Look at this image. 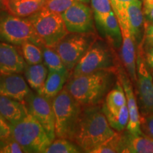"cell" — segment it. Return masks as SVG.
<instances>
[{
    "mask_svg": "<svg viewBox=\"0 0 153 153\" xmlns=\"http://www.w3.org/2000/svg\"><path fill=\"white\" fill-rule=\"evenodd\" d=\"M102 108L98 105L83 107L72 141L84 152L91 153L115 135Z\"/></svg>",
    "mask_w": 153,
    "mask_h": 153,
    "instance_id": "obj_1",
    "label": "cell"
},
{
    "mask_svg": "<svg viewBox=\"0 0 153 153\" xmlns=\"http://www.w3.org/2000/svg\"><path fill=\"white\" fill-rule=\"evenodd\" d=\"M116 72L111 70H102L70 76L65 89L82 106L99 105L114 85Z\"/></svg>",
    "mask_w": 153,
    "mask_h": 153,
    "instance_id": "obj_2",
    "label": "cell"
},
{
    "mask_svg": "<svg viewBox=\"0 0 153 153\" xmlns=\"http://www.w3.org/2000/svg\"><path fill=\"white\" fill-rule=\"evenodd\" d=\"M57 138L72 140L83 107L65 87L52 99Z\"/></svg>",
    "mask_w": 153,
    "mask_h": 153,
    "instance_id": "obj_3",
    "label": "cell"
},
{
    "mask_svg": "<svg viewBox=\"0 0 153 153\" xmlns=\"http://www.w3.org/2000/svg\"><path fill=\"white\" fill-rule=\"evenodd\" d=\"M11 136L27 153H44L53 142L41 123L32 115L15 123L9 124Z\"/></svg>",
    "mask_w": 153,
    "mask_h": 153,
    "instance_id": "obj_4",
    "label": "cell"
},
{
    "mask_svg": "<svg viewBox=\"0 0 153 153\" xmlns=\"http://www.w3.org/2000/svg\"><path fill=\"white\" fill-rule=\"evenodd\" d=\"M117 56L108 41L97 38L72 70L70 76L91 73L102 70L117 71Z\"/></svg>",
    "mask_w": 153,
    "mask_h": 153,
    "instance_id": "obj_5",
    "label": "cell"
},
{
    "mask_svg": "<svg viewBox=\"0 0 153 153\" xmlns=\"http://www.w3.org/2000/svg\"><path fill=\"white\" fill-rule=\"evenodd\" d=\"M0 42L16 46L31 42L38 46L44 47L28 19L15 16L8 11L0 12Z\"/></svg>",
    "mask_w": 153,
    "mask_h": 153,
    "instance_id": "obj_6",
    "label": "cell"
},
{
    "mask_svg": "<svg viewBox=\"0 0 153 153\" xmlns=\"http://www.w3.org/2000/svg\"><path fill=\"white\" fill-rule=\"evenodd\" d=\"M44 46L53 48L70 33L62 15L42 9L27 17Z\"/></svg>",
    "mask_w": 153,
    "mask_h": 153,
    "instance_id": "obj_7",
    "label": "cell"
},
{
    "mask_svg": "<svg viewBox=\"0 0 153 153\" xmlns=\"http://www.w3.org/2000/svg\"><path fill=\"white\" fill-rule=\"evenodd\" d=\"M97 37L94 33H69L53 47L71 72Z\"/></svg>",
    "mask_w": 153,
    "mask_h": 153,
    "instance_id": "obj_8",
    "label": "cell"
},
{
    "mask_svg": "<svg viewBox=\"0 0 153 153\" xmlns=\"http://www.w3.org/2000/svg\"><path fill=\"white\" fill-rule=\"evenodd\" d=\"M137 91L140 115L153 113V82L145 60L143 49L138 47L136 58Z\"/></svg>",
    "mask_w": 153,
    "mask_h": 153,
    "instance_id": "obj_9",
    "label": "cell"
},
{
    "mask_svg": "<svg viewBox=\"0 0 153 153\" xmlns=\"http://www.w3.org/2000/svg\"><path fill=\"white\" fill-rule=\"evenodd\" d=\"M25 105L28 114L32 115L41 123L50 137L54 140L56 135L52 101L37 92L30 91L25 99Z\"/></svg>",
    "mask_w": 153,
    "mask_h": 153,
    "instance_id": "obj_10",
    "label": "cell"
},
{
    "mask_svg": "<svg viewBox=\"0 0 153 153\" xmlns=\"http://www.w3.org/2000/svg\"><path fill=\"white\" fill-rule=\"evenodd\" d=\"M61 15L70 33H94L92 10L86 3L76 1Z\"/></svg>",
    "mask_w": 153,
    "mask_h": 153,
    "instance_id": "obj_11",
    "label": "cell"
},
{
    "mask_svg": "<svg viewBox=\"0 0 153 153\" xmlns=\"http://www.w3.org/2000/svg\"><path fill=\"white\" fill-rule=\"evenodd\" d=\"M118 78L124 91H125L127 106L129 113V120L127 126V131L133 134L143 133L140 128V114L139 112V107L135 99L131 78L128 73L118 68L117 70Z\"/></svg>",
    "mask_w": 153,
    "mask_h": 153,
    "instance_id": "obj_12",
    "label": "cell"
},
{
    "mask_svg": "<svg viewBox=\"0 0 153 153\" xmlns=\"http://www.w3.org/2000/svg\"><path fill=\"white\" fill-rule=\"evenodd\" d=\"M16 46L0 42V75L24 72L27 63Z\"/></svg>",
    "mask_w": 153,
    "mask_h": 153,
    "instance_id": "obj_13",
    "label": "cell"
},
{
    "mask_svg": "<svg viewBox=\"0 0 153 153\" xmlns=\"http://www.w3.org/2000/svg\"><path fill=\"white\" fill-rule=\"evenodd\" d=\"M31 90L20 73L0 75V94L25 104V99Z\"/></svg>",
    "mask_w": 153,
    "mask_h": 153,
    "instance_id": "obj_14",
    "label": "cell"
},
{
    "mask_svg": "<svg viewBox=\"0 0 153 153\" xmlns=\"http://www.w3.org/2000/svg\"><path fill=\"white\" fill-rule=\"evenodd\" d=\"M119 24L122 34L121 59L132 82H135L137 80V67L135 41L128 26L121 22H119Z\"/></svg>",
    "mask_w": 153,
    "mask_h": 153,
    "instance_id": "obj_15",
    "label": "cell"
},
{
    "mask_svg": "<svg viewBox=\"0 0 153 153\" xmlns=\"http://www.w3.org/2000/svg\"><path fill=\"white\" fill-rule=\"evenodd\" d=\"M123 153H153V139L144 133L122 131Z\"/></svg>",
    "mask_w": 153,
    "mask_h": 153,
    "instance_id": "obj_16",
    "label": "cell"
},
{
    "mask_svg": "<svg viewBox=\"0 0 153 153\" xmlns=\"http://www.w3.org/2000/svg\"><path fill=\"white\" fill-rule=\"evenodd\" d=\"M28 114L24 103L0 94V114L9 124L22 120Z\"/></svg>",
    "mask_w": 153,
    "mask_h": 153,
    "instance_id": "obj_17",
    "label": "cell"
},
{
    "mask_svg": "<svg viewBox=\"0 0 153 153\" xmlns=\"http://www.w3.org/2000/svg\"><path fill=\"white\" fill-rule=\"evenodd\" d=\"M70 74L71 72L69 71H49L43 88L38 94L52 101L55 96L58 94L65 87Z\"/></svg>",
    "mask_w": 153,
    "mask_h": 153,
    "instance_id": "obj_18",
    "label": "cell"
},
{
    "mask_svg": "<svg viewBox=\"0 0 153 153\" xmlns=\"http://www.w3.org/2000/svg\"><path fill=\"white\" fill-rule=\"evenodd\" d=\"M128 24L130 31L134 41L140 43V34L144 27V14L143 11V3L140 0H133L130 4L127 10Z\"/></svg>",
    "mask_w": 153,
    "mask_h": 153,
    "instance_id": "obj_19",
    "label": "cell"
},
{
    "mask_svg": "<svg viewBox=\"0 0 153 153\" xmlns=\"http://www.w3.org/2000/svg\"><path fill=\"white\" fill-rule=\"evenodd\" d=\"M47 0H7L8 11L15 16L27 18L43 8Z\"/></svg>",
    "mask_w": 153,
    "mask_h": 153,
    "instance_id": "obj_20",
    "label": "cell"
},
{
    "mask_svg": "<svg viewBox=\"0 0 153 153\" xmlns=\"http://www.w3.org/2000/svg\"><path fill=\"white\" fill-rule=\"evenodd\" d=\"M103 30L107 41L113 47L118 48L122 43V34L118 20L112 11L105 18L97 24Z\"/></svg>",
    "mask_w": 153,
    "mask_h": 153,
    "instance_id": "obj_21",
    "label": "cell"
},
{
    "mask_svg": "<svg viewBox=\"0 0 153 153\" xmlns=\"http://www.w3.org/2000/svg\"><path fill=\"white\" fill-rule=\"evenodd\" d=\"M48 72V69L45 64L39 63L35 65L27 64L24 73L28 85L38 93L43 88Z\"/></svg>",
    "mask_w": 153,
    "mask_h": 153,
    "instance_id": "obj_22",
    "label": "cell"
},
{
    "mask_svg": "<svg viewBox=\"0 0 153 153\" xmlns=\"http://www.w3.org/2000/svg\"><path fill=\"white\" fill-rule=\"evenodd\" d=\"M127 104L125 91L119 80L116 82L114 89L108 91L106 96V100L102 109L116 114L119 111L122 106Z\"/></svg>",
    "mask_w": 153,
    "mask_h": 153,
    "instance_id": "obj_23",
    "label": "cell"
},
{
    "mask_svg": "<svg viewBox=\"0 0 153 153\" xmlns=\"http://www.w3.org/2000/svg\"><path fill=\"white\" fill-rule=\"evenodd\" d=\"M103 110V109H102ZM111 127L116 132H122L127 128L129 120V113L127 104L122 106L117 114H113L103 110Z\"/></svg>",
    "mask_w": 153,
    "mask_h": 153,
    "instance_id": "obj_24",
    "label": "cell"
},
{
    "mask_svg": "<svg viewBox=\"0 0 153 153\" xmlns=\"http://www.w3.org/2000/svg\"><path fill=\"white\" fill-rule=\"evenodd\" d=\"M42 49H43L44 64L46 65L49 71H68L60 55L53 48L44 46L42 48Z\"/></svg>",
    "mask_w": 153,
    "mask_h": 153,
    "instance_id": "obj_25",
    "label": "cell"
},
{
    "mask_svg": "<svg viewBox=\"0 0 153 153\" xmlns=\"http://www.w3.org/2000/svg\"><path fill=\"white\" fill-rule=\"evenodd\" d=\"M83 150L76 143L65 138H57L46 148L44 153H79Z\"/></svg>",
    "mask_w": 153,
    "mask_h": 153,
    "instance_id": "obj_26",
    "label": "cell"
},
{
    "mask_svg": "<svg viewBox=\"0 0 153 153\" xmlns=\"http://www.w3.org/2000/svg\"><path fill=\"white\" fill-rule=\"evenodd\" d=\"M22 54L28 65L42 63L43 61V49L31 42H26L21 45Z\"/></svg>",
    "mask_w": 153,
    "mask_h": 153,
    "instance_id": "obj_27",
    "label": "cell"
},
{
    "mask_svg": "<svg viewBox=\"0 0 153 153\" xmlns=\"http://www.w3.org/2000/svg\"><path fill=\"white\" fill-rule=\"evenodd\" d=\"M123 152L122 132H116L114 135L91 151V153Z\"/></svg>",
    "mask_w": 153,
    "mask_h": 153,
    "instance_id": "obj_28",
    "label": "cell"
},
{
    "mask_svg": "<svg viewBox=\"0 0 153 153\" xmlns=\"http://www.w3.org/2000/svg\"><path fill=\"white\" fill-rule=\"evenodd\" d=\"M91 4L97 24L113 11L110 0H91Z\"/></svg>",
    "mask_w": 153,
    "mask_h": 153,
    "instance_id": "obj_29",
    "label": "cell"
},
{
    "mask_svg": "<svg viewBox=\"0 0 153 153\" xmlns=\"http://www.w3.org/2000/svg\"><path fill=\"white\" fill-rule=\"evenodd\" d=\"M113 11L117 17L118 22L128 24V7L133 0H110Z\"/></svg>",
    "mask_w": 153,
    "mask_h": 153,
    "instance_id": "obj_30",
    "label": "cell"
},
{
    "mask_svg": "<svg viewBox=\"0 0 153 153\" xmlns=\"http://www.w3.org/2000/svg\"><path fill=\"white\" fill-rule=\"evenodd\" d=\"M76 1L78 0H47L43 9L61 14Z\"/></svg>",
    "mask_w": 153,
    "mask_h": 153,
    "instance_id": "obj_31",
    "label": "cell"
},
{
    "mask_svg": "<svg viewBox=\"0 0 153 153\" xmlns=\"http://www.w3.org/2000/svg\"><path fill=\"white\" fill-rule=\"evenodd\" d=\"M23 152H25L24 149L11 136L6 140H0V153Z\"/></svg>",
    "mask_w": 153,
    "mask_h": 153,
    "instance_id": "obj_32",
    "label": "cell"
},
{
    "mask_svg": "<svg viewBox=\"0 0 153 153\" xmlns=\"http://www.w3.org/2000/svg\"><path fill=\"white\" fill-rule=\"evenodd\" d=\"M140 128L145 135L153 139V113L140 115Z\"/></svg>",
    "mask_w": 153,
    "mask_h": 153,
    "instance_id": "obj_33",
    "label": "cell"
},
{
    "mask_svg": "<svg viewBox=\"0 0 153 153\" xmlns=\"http://www.w3.org/2000/svg\"><path fill=\"white\" fill-rule=\"evenodd\" d=\"M143 44L144 48L153 45V24L144 25Z\"/></svg>",
    "mask_w": 153,
    "mask_h": 153,
    "instance_id": "obj_34",
    "label": "cell"
},
{
    "mask_svg": "<svg viewBox=\"0 0 153 153\" xmlns=\"http://www.w3.org/2000/svg\"><path fill=\"white\" fill-rule=\"evenodd\" d=\"M10 137V126L4 118L0 114V140H6Z\"/></svg>",
    "mask_w": 153,
    "mask_h": 153,
    "instance_id": "obj_35",
    "label": "cell"
},
{
    "mask_svg": "<svg viewBox=\"0 0 153 153\" xmlns=\"http://www.w3.org/2000/svg\"><path fill=\"white\" fill-rule=\"evenodd\" d=\"M143 53H145L144 57L145 60L146 61V63H148V66L150 68H153V45H151L150 46L145 47L144 51Z\"/></svg>",
    "mask_w": 153,
    "mask_h": 153,
    "instance_id": "obj_36",
    "label": "cell"
},
{
    "mask_svg": "<svg viewBox=\"0 0 153 153\" xmlns=\"http://www.w3.org/2000/svg\"><path fill=\"white\" fill-rule=\"evenodd\" d=\"M153 8V0H143V11L144 16L150 12L151 9Z\"/></svg>",
    "mask_w": 153,
    "mask_h": 153,
    "instance_id": "obj_37",
    "label": "cell"
},
{
    "mask_svg": "<svg viewBox=\"0 0 153 153\" xmlns=\"http://www.w3.org/2000/svg\"><path fill=\"white\" fill-rule=\"evenodd\" d=\"M144 21H145L144 25L153 24V8L151 9L150 12H149L146 16H144Z\"/></svg>",
    "mask_w": 153,
    "mask_h": 153,
    "instance_id": "obj_38",
    "label": "cell"
},
{
    "mask_svg": "<svg viewBox=\"0 0 153 153\" xmlns=\"http://www.w3.org/2000/svg\"><path fill=\"white\" fill-rule=\"evenodd\" d=\"M4 11H8L7 0H0V12Z\"/></svg>",
    "mask_w": 153,
    "mask_h": 153,
    "instance_id": "obj_39",
    "label": "cell"
},
{
    "mask_svg": "<svg viewBox=\"0 0 153 153\" xmlns=\"http://www.w3.org/2000/svg\"><path fill=\"white\" fill-rule=\"evenodd\" d=\"M78 1H82V2H84V3L87 4V3L89 2V1H90V0H78Z\"/></svg>",
    "mask_w": 153,
    "mask_h": 153,
    "instance_id": "obj_40",
    "label": "cell"
},
{
    "mask_svg": "<svg viewBox=\"0 0 153 153\" xmlns=\"http://www.w3.org/2000/svg\"><path fill=\"white\" fill-rule=\"evenodd\" d=\"M152 76H153V73H152Z\"/></svg>",
    "mask_w": 153,
    "mask_h": 153,
    "instance_id": "obj_41",
    "label": "cell"
}]
</instances>
